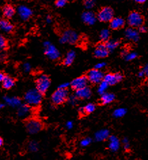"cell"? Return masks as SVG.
I'll return each instance as SVG.
<instances>
[{"instance_id":"cell-26","label":"cell","mask_w":148,"mask_h":160,"mask_svg":"<svg viewBox=\"0 0 148 160\" xmlns=\"http://www.w3.org/2000/svg\"><path fill=\"white\" fill-rule=\"evenodd\" d=\"M75 58V52L74 50H71L67 52L65 58L63 60V64L65 66H69L73 63Z\"/></svg>"},{"instance_id":"cell-19","label":"cell","mask_w":148,"mask_h":160,"mask_svg":"<svg viewBox=\"0 0 148 160\" xmlns=\"http://www.w3.org/2000/svg\"><path fill=\"white\" fill-rule=\"evenodd\" d=\"M31 113V108L29 105H22L18 107L17 115L20 118H27Z\"/></svg>"},{"instance_id":"cell-44","label":"cell","mask_w":148,"mask_h":160,"mask_svg":"<svg viewBox=\"0 0 148 160\" xmlns=\"http://www.w3.org/2000/svg\"><path fill=\"white\" fill-rule=\"evenodd\" d=\"M74 126V124H73V122H71V121H69L67 122V123H66V127L68 129L70 130V129H72V128H73Z\"/></svg>"},{"instance_id":"cell-27","label":"cell","mask_w":148,"mask_h":160,"mask_svg":"<svg viewBox=\"0 0 148 160\" xmlns=\"http://www.w3.org/2000/svg\"><path fill=\"white\" fill-rule=\"evenodd\" d=\"M95 109H96V106L94 104L89 103L87 104L85 107L80 108L79 111L81 114L85 115V114H89V113H93V112L94 111Z\"/></svg>"},{"instance_id":"cell-29","label":"cell","mask_w":148,"mask_h":160,"mask_svg":"<svg viewBox=\"0 0 148 160\" xmlns=\"http://www.w3.org/2000/svg\"><path fill=\"white\" fill-rule=\"evenodd\" d=\"M99 38L102 42H107L110 38V31L106 29L101 30V31L100 32Z\"/></svg>"},{"instance_id":"cell-41","label":"cell","mask_w":148,"mask_h":160,"mask_svg":"<svg viewBox=\"0 0 148 160\" xmlns=\"http://www.w3.org/2000/svg\"><path fill=\"white\" fill-rule=\"evenodd\" d=\"M106 66V63L104 62H99L97 63V65H95L94 66V69H101L103 68H104Z\"/></svg>"},{"instance_id":"cell-42","label":"cell","mask_w":148,"mask_h":160,"mask_svg":"<svg viewBox=\"0 0 148 160\" xmlns=\"http://www.w3.org/2000/svg\"><path fill=\"white\" fill-rule=\"evenodd\" d=\"M71 86V83L69 82H65V83H61V85L59 86V88H63V89H67V88H69V86Z\"/></svg>"},{"instance_id":"cell-28","label":"cell","mask_w":148,"mask_h":160,"mask_svg":"<svg viewBox=\"0 0 148 160\" xmlns=\"http://www.w3.org/2000/svg\"><path fill=\"white\" fill-rule=\"evenodd\" d=\"M120 45V42L118 39H109L105 42V46L110 52L114 51Z\"/></svg>"},{"instance_id":"cell-43","label":"cell","mask_w":148,"mask_h":160,"mask_svg":"<svg viewBox=\"0 0 148 160\" xmlns=\"http://www.w3.org/2000/svg\"><path fill=\"white\" fill-rule=\"evenodd\" d=\"M139 31L140 32V33H146V32H147V28L145 26L141 25V27H139Z\"/></svg>"},{"instance_id":"cell-49","label":"cell","mask_w":148,"mask_h":160,"mask_svg":"<svg viewBox=\"0 0 148 160\" xmlns=\"http://www.w3.org/2000/svg\"><path fill=\"white\" fill-rule=\"evenodd\" d=\"M134 2H135L136 3H143L146 2L147 0H133Z\"/></svg>"},{"instance_id":"cell-2","label":"cell","mask_w":148,"mask_h":160,"mask_svg":"<svg viewBox=\"0 0 148 160\" xmlns=\"http://www.w3.org/2000/svg\"><path fill=\"white\" fill-rule=\"evenodd\" d=\"M79 39V35L76 32L73 30H66L63 32L59 42L61 43H69V44H74Z\"/></svg>"},{"instance_id":"cell-5","label":"cell","mask_w":148,"mask_h":160,"mask_svg":"<svg viewBox=\"0 0 148 160\" xmlns=\"http://www.w3.org/2000/svg\"><path fill=\"white\" fill-rule=\"evenodd\" d=\"M43 46H44V54L48 58L55 61L60 57L59 51L50 42H45L43 43Z\"/></svg>"},{"instance_id":"cell-14","label":"cell","mask_w":148,"mask_h":160,"mask_svg":"<svg viewBox=\"0 0 148 160\" xmlns=\"http://www.w3.org/2000/svg\"><path fill=\"white\" fill-rule=\"evenodd\" d=\"M110 51L108 50L107 47L105 46V43H100L96 48V49L94 52V54L95 57L99 58H103L107 57L108 55H109Z\"/></svg>"},{"instance_id":"cell-39","label":"cell","mask_w":148,"mask_h":160,"mask_svg":"<svg viewBox=\"0 0 148 160\" xmlns=\"http://www.w3.org/2000/svg\"><path fill=\"white\" fill-rule=\"evenodd\" d=\"M67 0H56L55 5L58 8H63L67 4Z\"/></svg>"},{"instance_id":"cell-24","label":"cell","mask_w":148,"mask_h":160,"mask_svg":"<svg viewBox=\"0 0 148 160\" xmlns=\"http://www.w3.org/2000/svg\"><path fill=\"white\" fill-rule=\"evenodd\" d=\"M115 95L112 93L105 92L101 94V102L103 105H108L112 102L115 100Z\"/></svg>"},{"instance_id":"cell-25","label":"cell","mask_w":148,"mask_h":160,"mask_svg":"<svg viewBox=\"0 0 148 160\" xmlns=\"http://www.w3.org/2000/svg\"><path fill=\"white\" fill-rule=\"evenodd\" d=\"M2 82L3 88L6 90H9L12 88H13L15 84L14 79L7 75H6L4 79H3Z\"/></svg>"},{"instance_id":"cell-4","label":"cell","mask_w":148,"mask_h":160,"mask_svg":"<svg viewBox=\"0 0 148 160\" xmlns=\"http://www.w3.org/2000/svg\"><path fill=\"white\" fill-rule=\"evenodd\" d=\"M128 24L131 27L134 28H139L143 25V18L142 15L138 12H132L127 18Z\"/></svg>"},{"instance_id":"cell-51","label":"cell","mask_w":148,"mask_h":160,"mask_svg":"<svg viewBox=\"0 0 148 160\" xmlns=\"http://www.w3.org/2000/svg\"><path fill=\"white\" fill-rule=\"evenodd\" d=\"M3 139L1 138H0V146H2L3 145Z\"/></svg>"},{"instance_id":"cell-35","label":"cell","mask_w":148,"mask_h":160,"mask_svg":"<svg viewBox=\"0 0 148 160\" xmlns=\"http://www.w3.org/2000/svg\"><path fill=\"white\" fill-rule=\"evenodd\" d=\"M78 99L79 98L77 97L76 95H72L70 96L69 98H68V102L72 105H76L78 102Z\"/></svg>"},{"instance_id":"cell-46","label":"cell","mask_w":148,"mask_h":160,"mask_svg":"<svg viewBox=\"0 0 148 160\" xmlns=\"http://www.w3.org/2000/svg\"><path fill=\"white\" fill-rule=\"evenodd\" d=\"M46 21L47 23H51L52 21H53V19H52V17L50 16H47L46 18Z\"/></svg>"},{"instance_id":"cell-23","label":"cell","mask_w":148,"mask_h":160,"mask_svg":"<svg viewBox=\"0 0 148 160\" xmlns=\"http://www.w3.org/2000/svg\"><path fill=\"white\" fill-rule=\"evenodd\" d=\"M0 27L1 29L5 33H10L14 29V26L12 23L6 19H2L0 21Z\"/></svg>"},{"instance_id":"cell-9","label":"cell","mask_w":148,"mask_h":160,"mask_svg":"<svg viewBox=\"0 0 148 160\" xmlns=\"http://www.w3.org/2000/svg\"><path fill=\"white\" fill-rule=\"evenodd\" d=\"M42 123L38 119H30L26 123L27 130L31 134H37L39 131L42 130Z\"/></svg>"},{"instance_id":"cell-11","label":"cell","mask_w":148,"mask_h":160,"mask_svg":"<svg viewBox=\"0 0 148 160\" xmlns=\"http://www.w3.org/2000/svg\"><path fill=\"white\" fill-rule=\"evenodd\" d=\"M17 11L19 17L23 21H27L28 19L31 18L32 14H33V12H32L31 9L29 8V7L24 5L19 6L17 8Z\"/></svg>"},{"instance_id":"cell-20","label":"cell","mask_w":148,"mask_h":160,"mask_svg":"<svg viewBox=\"0 0 148 160\" xmlns=\"http://www.w3.org/2000/svg\"><path fill=\"white\" fill-rule=\"evenodd\" d=\"M110 137V131L107 129H102L95 133L94 139L98 142H101L109 138Z\"/></svg>"},{"instance_id":"cell-45","label":"cell","mask_w":148,"mask_h":160,"mask_svg":"<svg viewBox=\"0 0 148 160\" xmlns=\"http://www.w3.org/2000/svg\"><path fill=\"white\" fill-rule=\"evenodd\" d=\"M143 71L144 73H145V76H147V77H148V64H147V65H145V67H143Z\"/></svg>"},{"instance_id":"cell-31","label":"cell","mask_w":148,"mask_h":160,"mask_svg":"<svg viewBox=\"0 0 148 160\" xmlns=\"http://www.w3.org/2000/svg\"><path fill=\"white\" fill-rule=\"evenodd\" d=\"M109 83H108L107 82H105V80H103V81L99 83V87H98V92L99 94H103V93L105 92V91L107 90L108 86H109Z\"/></svg>"},{"instance_id":"cell-37","label":"cell","mask_w":148,"mask_h":160,"mask_svg":"<svg viewBox=\"0 0 148 160\" xmlns=\"http://www.w3.org/2000/svg\"><path fill=\"white\" fill-rule=\"evenodd\" d=\"M7 47V42L6 39L3 37V36H1L0 37V48L1 50H4L6 49V48Z\"/></svg>"},{"instance_id":"cell-21","label":"cell","mask_w":148,"mask_h":160,"mask_svg":"<svg viewBox=\"0 0 148 160\" xmlns=\"http://www.w3.org/2000/svg\"><path fill=\"white\" fill-rule=\"evenodd\" d=\"M3 100H4V101L7 105L14 108L18 107L22 105L21 100L18 97H9L6 96V97H3Z\"/></svg>"},{"instance_id":"cell-53","label":"cell","mask_w":148,"mask_h":160,"mask_svg":"<svg viewBox=\"0 0 148 160\" xmlns=\"http://www.w3.org/2000/svg\"><path fill=\"white\" fill-rule=\"evenodd\" d=\"M69 1H74V0H69Z\"/></svg>"},{"instance_id":"cell-48","label":"cell","mask_w":148,"mask_h":160,"mask_svg":"<svg viewBox=\"0 0 148 160\" xmlns=\"http://www.w3.org/2000/svg\"><path fill=\"white\" fill-rule=\"evenodd\" d=\"M128 52H128V50H126V49H124V50H122V52H121L122 57H125V56Z\"/></svg>"},{"instance_id":"cell-34","label":"cell","mask_w":148,"mask_h":160,"mask_svg":"<svg viewBox=\"0 0 148 160\" xmlns=\"http://www.w3.org/2000/svg\"><path fill=\"white\" fill-rule=\"evenodd\" d=\"M138 57L137 54L136 52H128L124 58L126 60V61H133L135 58H137Z\"/></svg>"},{"instance_id":"cell-12","label":"cell","mask_w":148,"mask_h":160,"mask_svg":"<svg viewBox=\"0 0 148 160\" xmlns=\"http://www.w3.org/2000/svg\"><path fill=\"white\" fill-rule=\"evenodd\" d=\"M82 20L86 25H93L97 21V17H96L93 12L86 11L84 12L82 14Z\"/></svg>"},{"instance_id":"cell-18","label":"cell","mask_w":148,"mask_h":160,"mask_svg":"<svg viewBox=\"0 0 148 160\" xmlns=\"http://www.w3.org/2000/svg\"><path fill=\"white\" fill-rule=\"evenodd\" d=\"M110 22V28L114 30L121 29L125 25V21L121 17H114Z\"/></svg>"},{"instance_id":"cell-16","label":"cell","mask_w":148,"mask_h":160,"mask_svg":"<svg viewBox=\"0 0 148 160\" xmlns=\"http://www.w3.org/2000/svg\"><path fill=\"white\" fill-rule=\"evenodd\" d=\"M109 149L111 151L116 152L119 150L120 147V141L117 137L114 135L110 136L109 137Z\"/></svg>"},{"instance_id":"cell-40","label":"cell","mask_w":148,"mask_h":160,"mask_svg":"<svg viewBox=\"0 0 148 160\" xmlns=\"http://www.w3.org/2000/svg\"><path fill=\"white\" fill-rule=\"evenodd\" d=\"M31 67L29 62H25L23 64V70L24 72H25V73H28V72H29L31 71Z\"/></svg>"},{"instance_id":"cell-17","label":"cell","mask_w":148,"mask_h":160,"mask_svg":"<svg viewBox=\"0 0 148 160\" xmlns=\"http://www.w3.org/2000/svg\"><path fill=\"white\" fill-rule=\"evenodd\" d=\"M75 95L79 99H88L91 97L92 91L90 88L86 86L81 89L75 90Z\"/></svg>"},{"instance_id":"cell-15","label":"cell","mask_w":148,"mask_h":160,"mask_svg":"<svg viewBox=\"0 0 148 160\" xmlns=\"http://www.w3.org/2000/svg\"><path fill=\"white\" fill-rule=\"evenodd\" d=\"M125 38L131 42H137L139 39V33L137 30H136L134 27L128 28L125 31Z\"/></svg>"},{"instance_id":"cell-32","label":"cell","mask_w":148,"mask_h":160,"mask_svg":"<svg viewBox=\"0 0 148 160\" xmlns=\"http://www.w3.org/2000/svg\"><path fill=\"white\" fill-rule=\"evenodd\" d=\"M28 149L31 152H36L39 149L38 142L35 141H31L28 145Z\"/></svg>"},{"instance_id":"cell-38","label":"cell","mask_w":148,"mask_h":160,"mask_svg":"<svg viewBox=\"0 0 148 160\" xmlns=\"http://www.w3.org/2000/svg\"><path fill=\"white\" fill-rule=\"evenodd\" d=\"M122 142L123 144L124 149L125 150H129L130 149V142H129V140L127 138H124L122 139Z\"/></svg>"},{"instance_id":"cell-36","label":"cell","mask_w":148,"mask_h":160,"mask_svg":"<svg viewBox=\"0 0 148 160\" xmlns=\"http://www.w3.org/2000/svg\"><path fill=\"white\" fill-rule=\"evenodd\" d=\"M92 142V139L90 138H85L82 139L80 141V145L83 147H86L87 146H89L90 145V143Z\"/></svg>"},{"instance_id":"cell-52","label":"cell","mask_w":148,"mask_h":160,"mask_svg":"<svg viewBox=\"0 0 148 160\" xmlns=\"http://www.w3.org/2000/svg\"><path fill=\"white\" fill-rule=\"evenodd\" d=\"M3 107H4V105H3V104H1V105H0V108L2 109Z\"/></svg>"},{"instance_id":"cell-50","label":"cell","mask_w":148,"mask_h":160,"mask_svg":"<svg viewBox=\"0 0 148 160\" xmlns=\"http://www.w3.org/2000/svg\"><path fill=\"white\" fill-rule=\"evenodd\" d=\"M5 77H6V75H5L4 74H3V73H0V81L2 82L3 80L4 79Z\"/></svg>"},{"instance_id":"cell-30","label":"cell","mask_w":148,"mask_h":160,"mask_svg":"<svg viewBox=\"0 0 148 160\" xmlns=\"http://www.w3.org/2000/svg\"><path fill=\"white\" fill-rule=\"evenodd\" d=\"M126 111H127L125 108H118V109L114 110L113 115L115 118H120L126 115Z\"/></svg>"},{"instance_id":"cell-1","label":"cell","mask_w":148,"mask_h":160,"mask_svg":"<svg viewBox=\"0 0 148 160\" xmlns=\"http://www.w3.org/2000/svg\"><path fill=\"white\" fill-rule=\"evenodd\" d=\"M25 102L31 107H37L41 103L42 94L37 88L28 90L24 97Z\"/></svg>"},{"instance_id":"cell-6","label":"cell","mask_w":148,"mask_h":160,"mask_svg":"<svg viewBox=\"0 0 148 160\" xmlns=\"http://www.w3.org/2000/svg\"><path fill=\"white\" fill-rule=\"evenodd\" d=\"M114 12L113 9L110 7H105L99 10L97 17L99 21L107 22H110L114 18Z\"/></svg>"},{"instance_id":"cell-8","label":"cell","mask_w":148,"mask_h":160,"mask_svg":"<svg viewBox=\"0 0 148 160\" xmlns=\"http://www.w3.org/2000/svg\"><path fill=\"white\" fill-rule=\"evenodd\" d=\"M104 74L102 71L99 69H94L90 70L87 74V78L89 81L93 83V84H97V83H101L104 79Z\"/></svg>"},{"instance_id":"cell-33","label":"cell","mask_w":148,"mask_h":160,"mask_svg":"<svg viewBox=\"0 0 148 160\" xmlns=\"http://www.w3.org/2000/svg\"><path fill=\"white\" fill-rule=\"evenodd\" d=\"M95 5V0H84V6L87 10H90Z\"/></svg>"},{"instance_id":"cell-3","label":"cell","mask_w":148,"mask_h":160,"mask_svg":"<svg viewBox=\"0 0 148 160\" xmlns=\"http://www.w3.org/2000/svg\"><path fill=\"white\" fill-rule=\"evenodd\" d=\"M68 97V91L67 89L58 88L51 97L52 102L54 105H61L65 102Z\"/></svg>"},{"instance_id":"cell-13","label":"cell","mask_w":148,"mask_h":160,"mask_svg":"<svg viewBox=\"0 0 148 160\" xmlns=\"http://www.w3.org/2000/svg\"><path fill=\"white\" fill-rule=\"evenodd\" d=\"M123 78V76L120 73H108L104 76L103 80H105L109 83L110 86L111 85H115L116 83H119Z\"/></svg>"},{"instance_id":"cell-7","label":"cell","mask_w":148,"mask_h":160,"mask_svg":"<svg viewBox=\"0 0 148 160\" xmlns=\"http://www.w3.org/2000/svg\"><path fill=\"white\" fill-rule=\"evenodd\" d=\"M50 86V80L46 75H42L36 81V88L43 94L46 92Z\"/></svg>"},{"instance_id":"cell-22","label":"cell","mask_w":148,"mask_h":160,"mask_svg":"<svg viewBox=\"0 0 148 160\" xmlns=\"http://www.w3.org/2000/svg\"><path fill=\"white\" fill-rule=\"evenodd\" d=\"M16 12L15 9L10 4H7L3 7L2 13L3 17L6 18H11L14 17Z\"/></svg>"},{"instance_id":"cell-47","label":"cell","mask_w":148,"mask_h":160,"mask_svg":"<svg viewBox=\"0 0 148 160\" xmlns=\"http://www.w3.org/2000/svg\"><path fill=\"white\" fill-rule=\"evenodd\" d=\"M144 76H145V73H144L143 70L141 71H139V73H138V77L139 78H142L144 77Z\"/></svg>"},{"instance_id":"cell-10","label":"cell","mask_w":148,"mask_h":160,"mask_svg":"<svg viewBox=\"0 0 148 160\" xmlns=\"http://www.w3.org/2000/svg\"><path fill=\"white\" fill-rule=\"evenodd\" d=\"M88 82H89V79L87 76H81V77L75 78L71 82V87L73 90H78L87 86Z\"/></svg>"}]
</instances>
